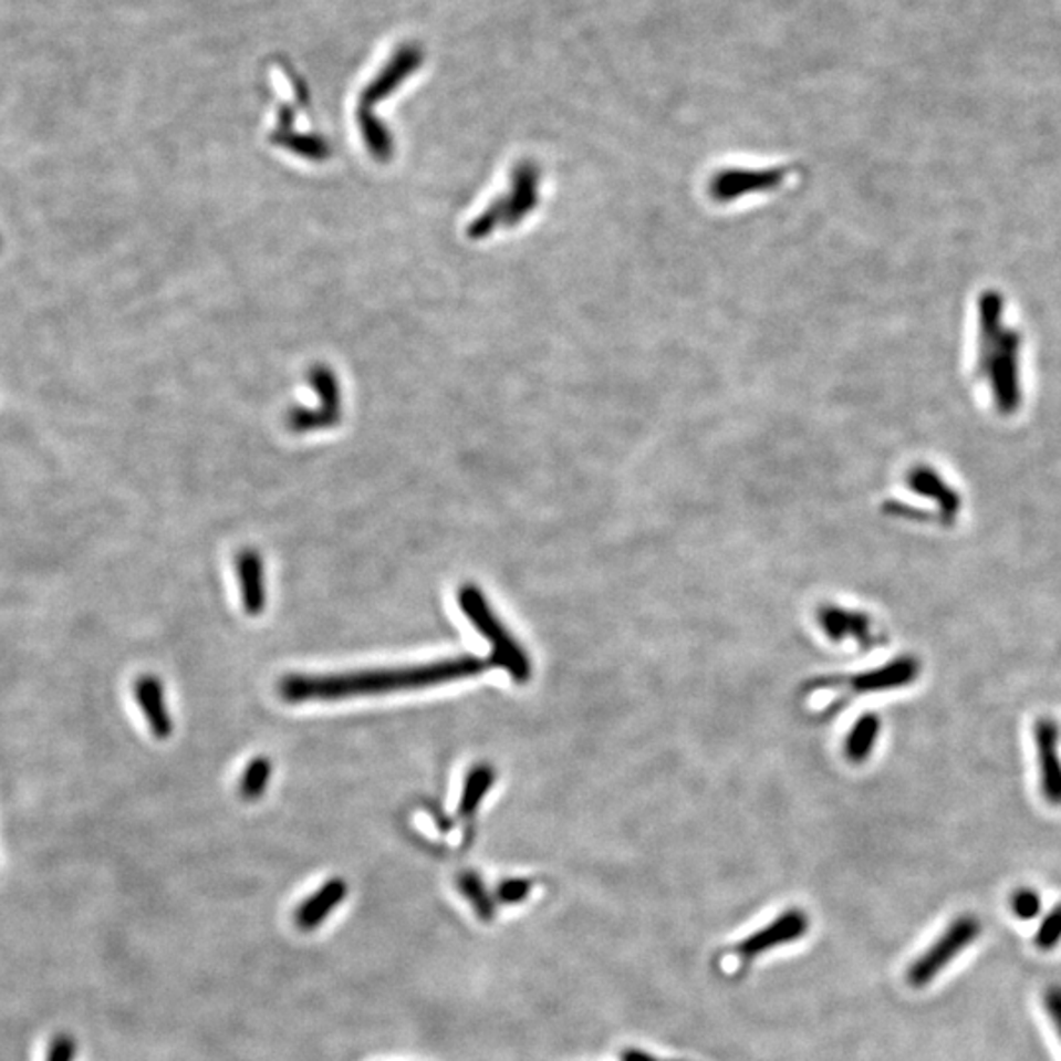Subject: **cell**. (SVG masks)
Segmentation results:
<instances>
[{
  "mask_svg": "<svg viewBox=\"0 0 1061 1061\" xmlns=\"http://www.w3.org/2000/svg\"><path fill=\"white\" fill-rule=\"evenodd\" d=\"M490 663L483 658H445L437 663L417 665V667L379 668V670H360L346 675L285 676L280 683V696L285 703H313V700H343L351 696L395 693V690H415L427 686H439L460 678L480 675Z\"/></svg>",
  "mask_w": 1061,
  "mask_h": 1061,
  "instance_id": "cell-1",
  "label": "cell"
},
{
  "mask_svg": "<svg viewBox=\"0 0 1061 1061\" xmlns=\"http://www.w3.org/2000/svg\"><path fill=\"white\" fill-rule=\"evenodd\" d=\"M458 605L462 614L470 620L474 630L482 633L491 649L493 665L503 668L516 683L526 685L531 680L533 668L531 658L526 649L519 645L516 637L508 632L498 614L491 610L488 597L476 584H462L457 592Z\"/></svg>",
  "mask_w": 1061,
  "mask_h": 1061,
  "instance_id": "cell-2",
  "label": "cell"
},
{
  "mask_svg": "<svg viewBox=\"0 0 1061 1061\" xmlns=\"http://www.w3.org/2000/svg\"><path fill=\"white\" fill-rule=\"evenodd\" d=\"M539 202V167L533 162H521L511 176V187L501 199L468 227V237L486 238L500 227H516L527 219Z\"/></svg>",
  "mask_w": 1061,
  "mask_h": 1061,
  "instance_id": "cell-3",
  "label": "cell"
},
{
  "mask_svg": "<svg viewBox=\"0 0 1061 1061\" xmlns=\"http://www.w3.org/2000/svg\"><path fill=\"white\" fill-rule=\"evenodd\" d=\"M419 60L422 55L419 53L407 52L397 53L389 70L386 73H382L377 77L374 85H370L368 91L362 95L360 98V108H358V124L360 131H362V136H364V142L368 146V152L377 159V162H387L394 156V142H392V136L387 132L386 126L382 123H377L376 118L372 116V108L376 103H379L382 98H386L387 95H392L397 85L412 73L415 65H419Z\"/></svg>",
  "mask_w": 1061,
  "mask_h": 1061,
  "instance_id": "cell-4",
  "label": "cell"
},
{
  "mask_svg": "<svg viewBox=\"0 0 1061 1061\" xmlns=\"http://www.w3.org/2000/svg\"><path fill=\"white\" fill-rule=\"evenodd\" d=\"M981 936V922L975 914H961L949 922L946 930L932 944L918 959L908 967L906 979L914 989L928 987L936 977L944 974L947 965L956 961L967 947L974 946Z\"/></svg>",
  "mask_w": 1061,
  "mask_h": 1061,
  "instance_id": "cell-5",
  "label": "cell"
},
{
  "mask_svg": "<svg viewBox=\"0 0 1061 1061\" xmlns=\"http://www.w3.org/2000/svg\"><path fill=\"white\" fill-rule=\"evenodd\" d=\"M309 382L319 395V407L315 409H293L285 415V425L293 433H313V430L329 429L341 422L343 402H341V384L329 366H313L309 372Z\"/></svg>",
  "mask_w": 1061,
  "mask_h": 1061,
  "instance_id": "cell-6",
  "label": "cell"
},
{
  "mask_svg": "<svg viewBox=\"0 0 1061 1061\" xmlns=\"http://www.w3.org/2000/svg\"><path fill=\"white\" fill-rule=\"evenodd\" d=\"M918 675H920V663L911 655H904L850 678H824L822 688L845 686L853 694L888 693V690L913 685Z\"/></svg>",
  "mask_w": 1061,
  "mask_h": 1061,
  "instance_id": "cell-7",
  "label": "cell"
},
{
  "mask_svg": "<svg viewBox=\"0 0 1061 1061\" xmlns=\"http://www.w3.org/2000/svg\"><path fill=\"white\" fill-rule=\"evenodd\" d=\"M1034 743L1042 797L1052 807H1061L1060 728L1052 718L1036 721Z\"/></svg>",
  "mask_w": 1061,
  "mask_h": 1061,
  "instance_id": "cell-8",
  "label": "cell"
},
{
  "mask_svg": "<svg viewBox=\"0 0 1061 1061\" xmlns=\"http://www.w3.org/2000/svg\"><path fill=\"white\" fill-rule=\"evenodd\" d=\"M808 928H810V920H808L807 914L799 908H790L781 916H777L769 926H764L763 930H757L749 938L743 939L736 947L737 957L743 964H749V961H753L755 957L761 956L772 947L784 946V944L802 938Z\"/></svg>",
  "mask_w": 1061,
  "mask_h": 1061,
  "instance_id": "cell-9",
  "label": "cell"
},
{
  "mask_svg": "<svg viewBox=\"0 0 1061 1061\" xmlns=\"http://www.w3.org/2000/svg\"><path fill=\"white\" fill-rule=\"evenodd\" d=\"M816 620L822 633L833 643L853 639L863 649L877 645V635H875L873 622L863 612L828 604L818 610Z\"/></svg>",
  "mask_w": 1061,
  "mask_h": 1061,
  "instance_id": "cell-10",
  "label": "cell"
},
{
  "mask_svg": "<svg viewBox=\"0 0 1061 1061\" xmlns=\"http://www.w3.org/2000/svg\"><path fill=\"white\" fill-rule=\"evenodd\" d=\"M789 169H728L711 179L710 194L716 201H734L739 195L769 191L784 181Z\"/></svg>",
  "mask_w": 1061,
  "mask_h": 1061,
  "instance_id": "cell-11",
  "label": "cell"
},
{
  "mask_svg": "<svg viewBox=\"0 0 1061 1061\" xmlns=\"http://www.w3.org/2000/svg\"><path fill=\"white\" fill-rule=\"evenodd\" d=\"M134 696L141 706L144 719L148 724L152 736L156 739H167L174 731V721L167 708L164 686L158 676L144 675L134 683Z\"/></svg>",
  "mask_w": 1061,
  "mask_h": 1061,
  "instance_id": "cell-12",
  "label": "cell"
},
{
  "mask_svg": "<svg viewBox=\"0 0 1061 1061\" xmlns=\"http://www.w3.org/2000/svg\"><path fill=\"white\" fill-rule=\"evenodd\" d=\"M237 579L246 614L260 615L266 607V579L262 556L254 549H245L237 556Z\"/></svg>",
  "mask_w": 1061,
  "mask_h": 1061,
  "instance_id": "cell-13",
  "label": "cell"
},
{
  "mask_svg": "<svg viewBox=\"0 0 1061 1061\" xmlns=\"http://www.w3.org/2000/svg\"><path fill=\"white\" fill-rule=\"evenodd\" d=\"M349 886L343 878H331L321 886L315 895L309 896L295 914V922L303 932L315 930L329 918L339 904L343 903Z\"/></svg>",
  "mask_w": 1061,
  "mask_h": 1061,
  "instance_id": "cell-14",
  "label": "cell"
},
{
  "mask_svg": "<svg viewBox=\"0 0 1061 1061\" xmlns=\"http://www.w3.org/2000/svg\"><path fill=\"white\" fill-rule=\"evenodd\" d=\"M878 736H881V718L877 714L865 711L861 718L853 721L850 734L845 737V743H843L845 757L851 763L861 764L867 761L871 753L875 751Z\"/></svg>",
  "mask_w": 1061,
  "mask_h": 1061,
  "instance_id": "cell-15",
  "label": "cell"
},
{
  "mask_svg": "<svg viewBox=\"0 0 1061 1061\" xmlns=\"http://www.w3.org/2000/svg\"><path fill=\"white\" fill-rule=\"evenodd\" d=\"M496 782V771L488 763H480L472 767L466 774L465 784H462V794L458 800V816L470 820L478 812L486 794L490 792Z\"/></svg>",
  "mask_w": 1061,
  "mask_h": 1061,
  "instance_id": "cell-16",
  "label": "cell"
},
{
  "mask_svg": "<svg viewBox=\"0 0 1061 1061\" xmlns=\"http://www.w3.org/2000/svg\"><path fill=\"white\" fill-rule=\"evenodd\" d=\"M458 891L462 893L466 901L470 903L476 916L482 922L493 920L496 916V901L491 898L486 883L476 871H462L458 875Z\"/></svg>",
  "mask_w": 1061,
  "mask_h": 1061,
  "instance_id": "cell-17",
  "label": "cell"
},
{
  "mask_svg": "<svg viewBox=\"0 0 1061 1061\" xmlns=\"http://www.w3.org/2000/svg\"><path fill=\"white\" fill-rule=\"evenodd\" d=\"M272 777V763L268 757H256L248 767H246L240 782H238V792L242 799L248 802L262 799L263 792L268 789V782Z\"/></svg>",
  "mask_w": 1061,
  "mask_h": 1061,
  "instance_id": "cell-18",
  "label": "cell"
},
{
  "mask_svg": "<svg viewBox=\"0 0 1061 1061\" xmlns=\"http://www.w3.org/2000/svg\"><path fill=\"white\" fill-rule=\"evenodd\" d=\"M911 486H913L914 491H918L922 496L932 498V500H938L942 513H944L946 518H954V516H956L957 508H959L957 496L954 491L947 490L946 486L939 482L936 476L918 470V472L913 474Z\"/></svg>",
  "mask_w": 1061,
  "mask_h": 1061,
  "instance_id": "cell-19",
  "label": "cell"
},
{
  "mask_svg": "<svg viewBox=\"0 0 1061 1061\" xmlns=\"http://www.w3.org/2000/svg\"><path fill=\"white\" fill-rule=\"evenodd\" d=\"M1034 944L1042 951H1052L1061 944V903L1053 906L1050 913L1046 914L1044 920L1040 922L1038 932H1036Z\"/></svg>",
  "mask_w": 1061,
  "mask_h": 1061,
  "instance_id": "cell-20",
  "label": "cell"
},
{
  "mask_svg": "<svg viewBox=\"0 0 1061 1061\" xmlns=\"http://www.w3.org/2000/svg\"><path fill=\"white\" fill-rule=\"evenodd\" d=\"M1010 911L1020 920H1032L1042 911V898L1032 888L1022 886L1010 896Z\"/></svg>",
  "mask_w": 1061,
  "mask_h": 1061,
  "instance_id": "cell-21",
  "label": "cell"
},
{
  "mask_svg": "<svg viewBox=\"0 0 1061 1061\" xmlns=\"http://www.w3.org/2000/svg\"><path fill=\"white\" fill-rule=\"evenodd\" d=\"M533 881L529 878H503L500 885L496 886V901L501 904H519L531 895Z\"/></svg>",
  "mask_w": 1061,
  "mask_h": 1061,
  "instance_id": "cell-22",
  "label": "cell"
},
{
  "mask_svg": "<svg viewBox=\"0 0 1061 1061\" xmlns=\"http://www.w3.org/2000/svg\"><path fill=\"white\" fill-rule=\"evenodd\" d=\"M1044 1009L1061 1042V985H1050L1044 991Z\"/></svg>",
  "mask_w": 1061,
  "mask_h": 1061,
  "instance_id": "cell-23",
  "label": "cell"
},
{
  "mask_svg": "<svg viewBox=\"0 0 1061 1061\" xmlns=\"http://www.w3.org/2000/svg\"><path fill=\"white\" fill-rule=\"evenodd\" d=\"M73 1053H75V1046L67 1038H60L55 1044H53L52 1052L48 1055V1061H73Z\"/></svg>",
  "mask_w": 1061,
  "mask_h": 1061,
  "instance_id": "cell-24",
  "label": "cell"
},
{
  "mask_svg": "<svg viewBox=\"0 0 1061 1061\" xmlns=\"http://www.w3.org/2000/svg\"><path fill=\"white\" fill-rule=\"evenodd\" d=\"M622 1061H660L653 1058L651 1053L641 1052V1050H625L622 1053Z\"/></svg>",
  "mask_w": 1061,
  "mask_h": 1061,
  "instance_id": "cell-25",
  "label": "cell"
}]
</instances>
